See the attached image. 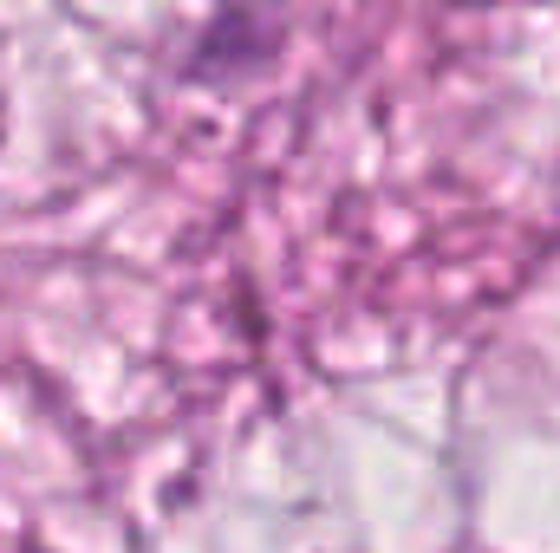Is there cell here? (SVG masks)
Wrapping results in <instances>:
<instances>
[]
</instances>
